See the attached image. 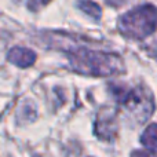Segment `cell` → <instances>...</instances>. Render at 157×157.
Segmentation results:
<instances>
[{"instance_id":"cell-10","label":"cell","mask_w":157,"mask_h":157,"mask_svg":"<svg viewBox=\"0 0 157 157\" xmlns=\"http://www.w3.org/2000/svg\"><path fill=\"white\" fill-rule=\"evenodd\" d=\"M146 51H149L152 55L157 57V36H156V39L152 41V43L146 46Z\"/></svg>"},{"instance_id":"cell-9","label":"cell","mask_w":157,"mask_h":157,"mask_svg":"<svg viewBox=\"0 0 157 157\" xmlns=\"http://www.w3.org/2000/svg\"><path fill=\"white\" fill-rule=\"evenodd\" d=\"M131 157H157V156H155V152H150V150H147V152H145V150H135V152H132Z\"/></svg>"},{"instance_id":"cell-6","label":"cell","mask_w":157,"mask_h":157,"mask_svg":"<svg viewBox=\"0 0 157 157\" xmlns=\"http://www.w3.org/2000/svg\"><path fill=\"white\" fill-rule=\"evenodd\" d=\"M141 144L145 146L146 150L157 152V124H150L146 127L141 136Z\"/></svg>"},{"instance_id":"cell-3","label":"cell","mask_w":157,"mask_h":157,"mask_svg":"<svg viewBox=\"0 0 157 157\" xmlns=\"http://www.w3.org/2000/svg\"><path fill=\"white\" fill-rule=\"evenodd\" d=\"M119 29L125 37L144 40L157 30V8L152 4L138 6L120 18Z\"/></svg>"},{"instance_id":"cell-7","label":"cell","mask_w":157,"mask_h":157,"mask_svg":"<svg viewBox=\"0 0 157 157\" xmlns=\"http://www.w3.org/2000/svg\"><path fill=\"white\" fill-rule=\"evenodd\" d=\"M78 8H80L83 13H86L87 15H90L94 19H99L101 15H102V10L101 7L97 4V3L91 2V0H80L78 2Z\"/></svg>"},{"instance_id":"cell-8","label":"cell","mask_w":157,"mask_h":157,"mask_svg":"<svg viewBox=\"0 0 157 157\" xmlns=\"http://www.w3.org/2000/svg\"><path fill=\"white\" fill-rule=\"evenodd\" d=\"M48 2L50 0H28V7L33 11H37L41 7H44Z\"/></svg>"},{"instance_id":"cell-4","label":"cell","mask_w":157,"mask_h":157,"mask_svg":"<svg viewBox=\"0 0 157 157\" xmlns=\"http://www.w3.org/2000/svg\"><path fill=\"white\" fill-rule=\"evenodd\" d=\"M95 135L101 139L110 141L117 135V120L116 113L110 109H102L98 113L97 121H95Z\"/></svg>"},{"instance_id":"cell-5","label":"cell","mask_w":157,"mask_h":157,"mask_svg":"<svg viewBox=\"0 0 157 157\" xmlns=\"http://www.w3.org/2000/svg\"><path fill=\"white\" fill-rule=\"evenodd\" d=\"M7 58L13 65L18 66V68H29L35 63L36 54L29 48L25 47H13L8 51Z\"/></svg>"},{"instance_id":"cell-1","label":"cell","mask_w":157,"mask_h":157,"mask_svg":"<svg viewBox=\"0 0 157 157\" xmlns=\"http://www.w3.org/2000/svg\"><path fill=\"white\" fill-rule=\"evenodd\" d=\"M68 54L72 69L77 73L87 76H113L125 71L123 58L116 52H108L102 50H92L80 46L62 47Z\"/></svg>"},{"instance_id":"cell-2","label":"cell","mask_w":157,"mask_h":157,"mask_svg":"<svg viewBox=\"0 0 157 157\" xmlns=\"http://www.w3.org/2000/svg\"><path fill=\"white\" fill-rule=\"evenodd\" d=\"M114 99L121 105L125 114L135 124L145 123L155 112V99L150 90L144 84L128 87L125 84H110Z\"/></svg>"}]
</instances>
